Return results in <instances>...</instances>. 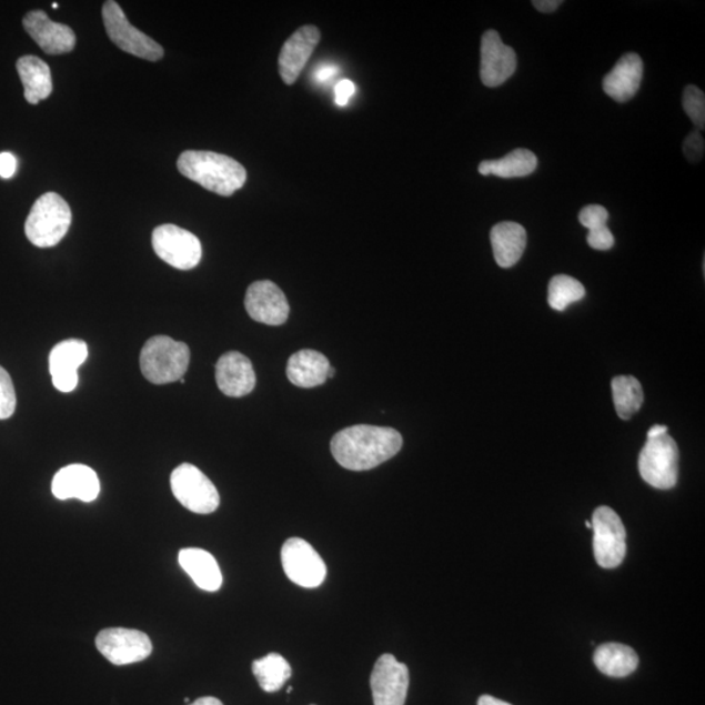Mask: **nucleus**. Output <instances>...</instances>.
Listing matches in <instances>:
<instances>
[{
	"instance_id": "20",
	"label": "nucleus",
	"mask_w": 705,
	"mask_h": 705,
	"mask_svg": "<svg viewBox=\"0 0 705 705\" xmlns=\"http://www.w3.org/2000/svg\"><path fill=\"white\" fill-rule=\"evenodd\" d=\"M644 72L642 58L635 53L623 56L603 81L604 92L617 102H627L639 91Z\"/></svg>"
},
{
	"instance_id": "23",
	"label": "nucleus",
	"mask_w": 705,
	"mask_h": 705,
	"mask_svg": "<svg viewBox=\"0 0 705 705\" xmlns=\"http://www.w3.org/2000/svg\"><path fill=\"white\" fill-rule=\"evenodd\" d=\"M178 561L200 590L216 592L221 588V570L211 553L197 547L183 548Z\"/></svg>"
},
{
	"instance_id": "27",
	"label": "nucleus",
	"mask_w": 705,
	"mask_h": 705,
	"mask_svg": "<svg viewBox=\"0 0 705 705\" xmlns=\"http://www.w3.org/2000/svg\"><path fill=\"white\" fill-rule=\"evenodd\" d=\"M252 673L265 693H276L292 677V667L279 653H270L252 663Z\"/></svg>"
},
{
	"instance_id": "14",
	"label": "nucleus",
	"mask_w": 705,
	"mask_h": 705,
	"mask_svg": "<svg viewBox=\"0 0 705 705\" xmlns=\"http://www.w3.org/2000/svg\"><path fill=\"white\" fill-rule=\"evenodd\" d=\"M244 308L255 322L266 325L284 324L291 313L284 292L270 280L256 281L249 286Z\"/></svg>"
},
{
	"instance_id": "21",
	"label": "nucleus",
	"mask_w": 705,
	"mask_h": 705,
	"mask_svg": "<svg viewBox=\"0 0 705 705\" xmlns=\"http://www.w3.org/2000/svg\"><path fill=\"white\" fill-rule=\"evenodd\" d=\"M330 361L311 349L296 352L288 361L286 375L296 387L314 389L329 380Z\"/></svg>"
},
{
	"instance_id": "34",
	"label": "nucleus",
	"mask_w": 705,
	"mask_h": 705,
	"mask_svg": "<svg viewBox=\"0 0 705 705\" xmlns=\"http://www.w3.org/2000/svg\"><path fill=\"white\" fill-rule=\"evenodd\" d=\"M586 241L592 249L598 251L611 250L614 246V235L607 226L592 230L586 236Z\"/></svg>"
},
{
	"instance_id": "22",
	"label": "nucleus",
	"mask_w": 705,
	"mask_h": 705,
	"mask_svg": "<svg viewBox=\"0 0 705 705\" xmlns=\"http://www.w3.org/2000/svg\"><path fill=\"white\" fill-rule=\"evenodd\" d=\"M496 264L511 269L521 261L526 246V232L516 222H500L490 232Z\"/></svg>"
},
{
	"instance_id": "39",
	"label": "nucleus",
	"mask_w": 705,
	"mask_h": 705,
	"mask_svg": "<svg viewBox=\"0 0 705 705\" xmlns=\"http://www.w3.org/2000/svg\"><path fill=\"white\" fill-rule=\"evenodd\" d=\"M479 705H512L507 702H503L501 699H496L494 696L484 695L479 699Z\"/></svg>"
},
{
	"instance_id": "10",
	"label": "nucleus",
	"mask_w": 705,
	"mask_h": 705,
	"mask_svg": "<svg viewBox=\"0 0 705 705\" xmlns=\"http://www.w3.org/2000/svg\"><path fill=\"white\" fill-rule=\"evenodd\" d=\"M95 647L108 662L118 666L144 662L153 651L150 636L130 628L102 630L95 637Z\"/></svg>"
},
{
	"instance_id": "43",
	"label": "nucleus",
	"mask_w": 705,
	"mask_h": 705,
	"mask_svg": "<svg viewBox=\"0 0 705 705\" xmlns=\"http://www.w3.org/2000/svg\"><path fill=\"white\" fill-rule=\"evenodd\" d=\"M585 525H586V528L592 530V523L591 522H586Z\"/></svg>"
},
{
	"instance_id": "45",
	"label": "nucleus",
	"mask_w": 705,
	"mask_h": 705,
	"mask_svg": "<svg viewBox=\"0 0 705 705\" xmlns=\"http://www.w3.org/2000/svg\"><path fill=\"white\" fill-rule=\"evenodd\" d=\"M58 7H59V6H58L57 3H54V4H53V9H54V10H57V9H58Z\"/></svg>"
},
{
	"instance_id": "29",
	"label": "nucleus",
	"mask_w": 705,
	"mask_h": 705,
	"mask_svg": "<svg viewBox=\"0 0 705 705\" xmlns=\"http://www.w3.org/2000/svg\"><path fill=\"white\" fill-rule=\"evenodd\" d=\"M585 288L581 281L566 274L554 276L548 284L547 301L551 308L556 311L566 310L571 303L578 302L584 299Z\"/></svg>"
},
{
	"instance_id": "42",
	"label": "nucleus",
	"mask_w": 705,
	"mask_h": 705,
	"mask_svg": "<svg viewBox=\"0 0 705 705\" xmlns=\"http://www.w3.org/2000/svg\"><path fill=\"white\" fill-rule=\"evenodd\" d=\"M335 373H336L335 369L330 367V370H329V380H330V377L335 376Z\"/></svg>"
},
{
	"instance_id": "12",
	"label": "nucleus",
	"mask_w": 705,
	"mask_h": 705,
	"mask_svg": "<svg viewBox=\"0 0 705 705\" xmlns=\"http://www.w3.org/2000/svg\"><path fill=\"white\" fill-rule=\"evenodd\" d=\"M374 705H404L410 688V671L395 656L382 655L370 678Z\"/></svg>"
},
{
	"instance_id": "31",
	"label": "nucleus",
	"mask_w": 705,
	"mask_h": 705,
	"mask_svg": "<svg viewBox=\"0 0 705 705\" xmlns=\"http://www.w3.org/2000/svg\"><path fill=\"white\" fill-rule=\"evenodd\" d=\"M17 392L7 371L0 366V420H9L17 411Z\"/></svg>"
},
{
	"instance_id": "32",
	"label": "nucleus",
	"mask_w": 705,
	"mask_h": 705,
	"mask_svg": "<svg viewBox=\"0 0 705 705\" xmlns=\"http://www.w3.org/2000/svg\"><path fill=\"white\" fill-rule=\"evenodd\" d=\"M607 220L608 212L606 211V208L598 204L586 205L583 208L581 213H578V221H581V224L588 229L590 232H592V230L605 228Z\"/></svg>"
},
{
	"instance_id": "26",
	"label": "nucleus",
	"mask_w": 705,
	"mask_h": 705,
	"mask_svg": "<svg viewBox=\"0 0 705 705\" xmlns=\"http://www.w3.org/2000/svg\"><path fill=\"white\" fill-rule=\"evenodd\" d=\"M536 154L528 150H515L500 160L482 161L479 172L482 175L501 178H521L531 175L537 169Z\"/></svg>"
},
{
	"instance_id": "9",
	"label": "nucleus",
	"mask_w": 705,
	"mask_h": 705,
	"mask_svg": "<svg viewBox=\"0 0 705 705\" xmlns=\"http://www.w3.org/2000/svg\"><path fill=\"white\" fill-rule=\"evenodd\" d=\"M152 246L161 261L177 270L189 271L202 261L203 249L198 236L173 224L153 230Z\"/></svg>"
},
{
	"instance_id": "6",
	"label": "nucleus",
	"mask_w": 705,
	"mask_h": 705,
	"mask_svg": "<svg viewBox=\"0 0 705 705\" xmlns=\"http://www.w3.org/2000/svg\"><path fill=\"white\" fill-rule=\"evenodd\" d=\"M639 472L652 487L669 490L677 485L679 450L671 435L664 434L645 443L639 457Z\"/></svg>"
},
{
	"instance_id": "4",
	"label": "nucleus",
	"mask_w": 705,
	"mask_h": 705,
	"mask_svg": "<svg viewBox=\"0 0 705 705\" xmlns=\"http://www.w3.org/2000/svg\"><path fill=\"white\" fill-rule=\"evenodd\" d=\"M71 208L66 200L47 192L36 200L26 221L27 239L37 248H54L64 239L71 226Z\"/></svg>"
},
{
	"instance_id": "11",
	"label": "nucleus",
	"mask_w": 705,
	"mask_h": 705,
	"mask_svg": "<svg viewBox=\"0 0 705 705\" xmlns=\"http://www.w3.org/2000/svg\"><path fill=\"white\" fill-rule=\"evenodd\" d=\"M282 568L293 583L316 588L326 576L325 563L313 546L302 538H289L281 548Z\"/></svg>"
},
{
	"instance_id": "3",
	"label": "nucleus",
	"mask_w": 705,
	"mask_h": 705,
	"mask_svg": "<svg viewBox=\"0 0 705 705\" xmlns=\"http://www.w3.org/2000/svg\"><path fill=\"white\" fill-rule=\"evenodd\" d=\"M189 363V346L168 336H154L141 349V373L153 384H169L183 380Z\"/></svg>"
},
{
	"instance_id": "36",
	"label": "nucleus",
	"mask_w": 705,
	"mask_h": 705,
	"mask_svg": "<svg viewBox=\"0 0 705 705\" xmlns=\"http://www.w3.org/2000/svg\"><path fill=\"white\" fill-rule=\"evenodd\" d=\"M18 160L10 152L0 153V177L10 180L17 173Z\"/></svg>"
},
{
	"instance_id": "2",
	"label": "nucleus",
	"mask_w": 705,
	"mask_h": 705,
	"mask_svg": "<svg viewBox=\"0 0 705 705\" xmlns=\"http://www.w3.org/2000/svg\"><path fill=\"white\" fill-rule=\"evenodd\" d=\"M180 173L220 197H232L246 183L248 172L239 161L210 151H185L177 162Z\"/></svg>"
},
{
	"instance_id": "19",
	"label": "nucleus",
	"mask_w": 705,
	"mask_h": 705,
	"mask_svg": "<svg viewBox=\"0 0 705 705\" xmlns=\"http://www.w3.org/2000/svg\"><path fill=\"white\" fill-rule=\"evenodd\" d=\"M219 389L229 397H243L254 391L256 374L251 361L240 352H228L216 363Z\"/></svg>"
},
{
	"instance_id": "41",
	"label": "nucleus",
	"mask_w": 705,
	"mask_h": 705,
	"mask_svg": "<svg viewBox=\"0 0 705 705\" xmlns=\"http://www.w3.org/2000/svg\"><path fill=\"white\" fill-rule=\"evenodd\" d=\"M189 705H224V704H222L219 699H216V697L205 696V697H200V699Z\"/></svg>"
},
{
	"instance_id": "24",
	"label": "nucleus",
	"mask_w": 705,
	"mask_h": 705,
	"mask_svg": "<svg viewBox=\"0 0 705 705\" xmlns=\"http://www.w3.org/2000/svg\"><path fill=\"white\" fill-rule=\"evenodd\" d=\"M17 69L21 83L24 85V98L32 105L47 100L53 92L50 67L39 57H21L17 63Z\"/></svg>"
},
{
	"instance_id": "15",
	"label": "nucleus",
	"mask_w": 705,
	"mask_h": 705,
	"mask_svg": "<svg viewBox=\"0 0 705 705\" xmlns=\"http://www.w3.org/2000/svg\"><path fill=\"white\" fill-rule=\"evenodd\" d=\"M22 26L33 41L49 56L71 53L75 49L77 36L69 26L50 20L47 12H28Z\"/></svg>"
},
{
	"instance_id": "28",
	"label": "nucleus",
	"mask_w": 705,
	"mask_h": 705,
	"mask_svg": "<svg viewBox=\"0 0 705 705\" xmlns=\"http://www.w3.org/2000/svg\"><path fill=\"white\" fill-rule=\"evenodd\" d=\"M615 411L622 420H630L639 412L644 402L642 384L634 376L621 375L612 383Z\"/></svg>"
},
{
	"instance_id": "44",
	"label": "nucleus",
	"mask_w": 705,
	"mask_h": 705,
	"mask_svg": "<svg viewBox=\"0 0 705 705\" xmlns=\"http://www.w3.org/2000/svg\"><path fill=\"white\" fill-rule=\"evenodd\" d=\"M292 692H293V687H289L288 688V694H292Z\"/></svg>"
},
{
	"instance_id": "46",
	"label": "nucleus",
	"mask_w": 705,
	"mask_h": 705,
	"mask_svg": "<svg viewBox=\"0 0 705 705\" xmlns=\"http://www.w3.org/2000/svg\"><path fill=\"white\" fill-rule=\"evenodd\" d=\"M314 705V704H313Z\"/></svg>"
},
{
	"instance_id": "40",
	"label": "nucleus",
	"mask_w": 705,
	"mask_h": 705,
	"mask_svg": "<svg viewBox=\"0 0 705 705\" xmlns=\"http://www.w3.org/2000/svg\"><path fill=\"white\" fill-rule=\"evenodd\" d=\"M664 434H667V427L665 425H655L649 430L647 437L648 440H655V437Z\"/></svg>"
},
{
	"instance_id": "25",
	"label": "nucleus",
	"mask_w": 705,
	"mask_h": 705,
	"mask_svg": "<svg viewBox=\"0 0 705 705\" xmlns=\"http://www.w3.org/2000/svg\"><path fill=\"white\" fill-rule=\"evenodd\" d=\"M593 662H595L597 669L608 677L623 678L637 669L639 657L628 645L606 643L596 649Z\"/></svg>"
},
{
	"instance_id": "5",
	"label": "nucleus",
	"mask_w": 705,
	"mask_h": 705,
	"mask_svg": "<svg viewBox=\"0 0 705 705\" xmlns=\"http://www.w3.org/2000/svg\"><path fill=\"white\" fill-rule=\"evenodd\" d=\"M102 20L111 42L125 53L150 62H158L165 54L160 43L131 24L121 6L114 0L103 3Z\"/></svg>"
},
{
	"instance_id": "7",
	"label": "nucleus",
	"mask_w": 705,
	"mask_h": 705,
	"mask_svg": "<svg viewBox=\"0 0 705 705\" xmlns=\"http://www.w3.org/2000/svg\"><path fill=\"white\" fill-rule=\"evenodd\" d=\"M170 486L177 501L195 514H212L220 506L216 486L195 465L177 466L170 477Z\"/></svg>"
},
{
	"instance_id": "8",
	"label": "nucleus",
	"mask_w": 705,
	"mask_h": 705,
	"mask_svg": "<svg viewBox=\"0 0 705 705\" xmlns=\"http://www.w3.org/2000/svg\"><path fill=\"white\" fill-rule=\"evenodd\" d=\"M593 551L601 567L615 568L625 560L626 530L617 512L611 507H598L593 512Z\"/></svg>"
},
{
	"instance_id": "30",
	"label": "nucleus",
	"mask_w": 705,
	"mask_h": 705,
	"mask_svg": "<svg viewBox=\"0 0 705 705\" xmlns=\"http://www.w3.org/2000/svg\"><path fill=\"white\" fill-rule=\"evenodd\" d=\"M682 105L686 111L689 120L694 122L697 129L704 130L705 128V95L699 88L695 85H688L684 92V100Z\"/></svg>"
},
{
	"instance_id": "37",
	"label": "nucleus",
	"mask_w": 705,
	"mask_h": 705,
	"mask_svg": "<svg viewBox=\"0 0 705 705\" xmlns=\"http://www.w3.org/2000/svg\"><path fill=\"white\" fill-rule=\"evenodd\" d=\"M562 4L561 0H534L533 6L541 12H554Z\"/></svg>"
},
{
	"instance_id": "38",
	"label": "nucleus",
	"mask_w": 705,
	"mask_h": 705,
	"mask_svg": "<svg viewBox=\"0 0 705 705\" xmlns=\"http://www.w3.org/2000/svg\"><path fill=\"white\" fill-rule=\"evenodd\" d=\"M336 73V69L335 67L332 66H323L321 67V69H319L315 73V79L318 81H321V83H323V81L330 80L333 77H335Z\"/></svg>"
},
{
	"instance_id": "35",
	"label": "nucleus",
	"mask_w": 705,
	"mask_h": 705,
	"mask_svg": "<svg viewBox=\"0 0 705 705\" xmlns=\"http://www.w3.org/2000/svg\"><path fill=\"white\" fill-rule=\"evenodd\" d=\"M355 93V85L352 80H341L335 87V101L339 107L348 105L349 100Z\"/></svg>"
},
{
	"instance_id": "13",
	"label": "nucleus",
	"mask_w": 705,
	"mask_h": 705,
	"mask_svg": "<svg viewBox=\"0 0 705 705\" xmlns=\"http://www.w3.org/2000/svg\"><path fill=\"white\" fill-rule=\"evenodd\" d=\"M517 59L514 49L504 44L496 31H487L481 40L482 83L489 88H496L506 83L514 75Z\"/></svg>"
},
{
	"instance_id": "33",
	"label": "nucleus",
	"mask_w": 705,
	"mask_h": 705,
	"mask_svg": "<svg viewBox=\"0 0 705 705\" xmlns=\"http://www.w3.org/2000/svg\"><path fill=\"white\" fill-rule=\"evenodd\" d=\"M684 153L689 162H699L704 154V138L699 130L689 133L685 139Z\"/></svg>"
},
{
	"instance_id": "18",
	"label": "nucleus",
	"mask_w": 705,
	"mask_h": 705,
	"mask_svg": "<svg viewBox=\"0 0 705 705\" xmlns=\"http://www.w3.org/2000/svg\"><path fill=\"white\" fill-rule=\"evenodd\" d=\"M101 485L98 473L83 464H72L62 467L51 484V492L61 501L79 500L93 502L98 500Z\"/></svg>"
},
{
	"instance_id": "17",
	"label": "nucleus",
	"mask_w": 705,
	"mask_h": 705,
	"mask_svg": "<svg viewBox=\"0 0 705 705\" xmlns=\"http://www.w3.org/2000/svg\"><path fill=\"white\" fill-rule=\"evenodd\" d=\"M319 41L321 32L314 26L301 27L289 37L279 56V72L285 84L292 85L300 78Z\"/></svg>"
},
{
	"instance_id": "1",
	"label": "nucleus",
	"mask_w": 705,
	"mask_h": 705,
	"mask_svg": "<svg viewBox=\"0 0 705 705\" xmlns=\"http://www.w3.org/2000/svg\"><path fill=\"white\" fill-rule=\"evenodd\" d=\"M403 436L395 429L355 425L341 430L331 441V452L345 470H374L399 454Z\"/></svg>"
},
{
	"instance_id": "16",
	"label": "nucleus",
	"mask_w": 705,
	"mask_h": 705,
	"mask_svg": "<svg viewBox=\"0 0 705 705\" xmlns=\"http://www.w3.org/2000/svg\"><path fill=\"white\" fill-rule=\"evenodd\" d=\"M85 341L64 340L53 348L49 357V370L58 391L69 393L78 387V369L88 359Z\"/></svg>"
}]
</instances>
